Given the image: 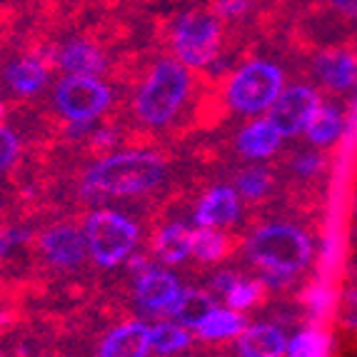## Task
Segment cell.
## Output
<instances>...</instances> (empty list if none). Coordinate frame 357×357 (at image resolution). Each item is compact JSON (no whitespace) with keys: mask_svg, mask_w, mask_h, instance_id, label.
Wrapping results in <instances>:
<instances>
[{"mask_svg":"<svg viewBox=\"0 0 357 357\" xmlns=\"http://www.w3.org/2000/svg\"><path fill=\"white\" fill-rule=\"evenodd\" d=\"M167 165L153 150L110 153L85 173L83 190L88 195H145L165 180Z\"/></svg>","mask_w":357,"mask_h":357,"instance_id":"obj_1","label":"cell"},{"mask_svg":"<svg viewBox=\"0 0 357 357\" xmlns=\"http://www.w3.org/2000/svg\"><path fill=\"white\" fill-rule=\"evenodd\" d=\"M245 252L262 270V280L280 287L307 268L312 257V240L298 225L273 222L252 232L245 243Z\"/></svg>","mask_w":357,"mask_h":357,"instance_id":"obj_2","label":"cell"},{"mask_svg":"<svg viewBox=\"0 0 357 357\" xmlns=\"http://www.w3.org/2000/svg\"><path fill=\"white\" fill-rule=\"evenodd\" d=\"M190 68L183 66L178 58H160L135 93L132 110L137 120L150 128L167 126L190 96Z\"/></svg>","mask_w":357,"mask_h":357,"instance_id":"obj_3","label":"cell"},{"mask_svg":"<svg viewBox=\"0 0 357 357\" xmlns=\"http://www.w3.org/2000/svg\"><path fill=\"white\" fill-rule=\"evenodd\" d=\"M285 88V73L270 60L252 58L232 73L225 88L227 105L240 115L260 118Z\"/></svg>","mask_w":357,"mask_h":357,"instance_id":"obj_4","label":"cell"},{"mask_svg":"<svg viewBox=\"0 0 357 357\" xmlns=\"http://www.w3.org/2000/svg\"><path fill=\"white\" fill-rule=\"evenodd\" d=\"M85 243L90 260L100 268H118L120 262L130 260L140 230L135 222L115 210H96L85 220Z\"/></svg>","mask_w":357,"mask_h":357,"instance_id":"obj_5","label":"cell"},{"mask_svg":"<svg viewBox=\"0 0 357 357\" xmlns=\"http://www.w3.org/2000/svg\"><path fill=\"white\" fill-rule=\"evenodd\" d=\"M220 38L222 25L215 13L185 10L173 20V33H170L173 53L190 70L213 63L220 50Z\"/></svg>","mask_w":357,"mask_h":357,"instance_id":"obj_6","label":"cell"},{"mask_svg":"<svg viewBox=\"0 0 357 357\" xmlns=\"http://www.w3.org/2000/svg\"><path fill=\"white\" fill-rule=\"evenodd\" d=\"M53 100L58 113L75 126L93 123L113 102V93L100 77L88 75H63L53 90Z\"/></svg>","mask_w":357,"mask_h":357,"instance_id":"obj_7","label":"cell"},{"mask_svg":"<svg viewBox=\"0 0 357 357\" xmlns=\"http://www.w3.org/2000/svg\"><path fill=\"white\" fill-rule=\"evenodd\" d=\"M132 268V295L140 310L148 315H167L175 300L180 298L183 285L170 270L153 265L148 257H130Z\"/></svg>","mask_w":357,"mask_h":357,"instance_id":"obj_8","label":"cell"},{"mask_svg":"<svg viewBox=\"0 0 357 357\" xmlns=\"http://www.w3.org/2000/svg\"><path fill=\"white\" fill-rule=\"evenodd\" d=\"M320 105L322 100L315 88L290 85V88H282L278 100L270 105L268 120L280 130L282 137L300 135V132H305V128H307V123L312 120V115H315V110Z\"/></svg>","mask_w":357,"mask_h":357,"instance_id":"obj_9","label":"cell"},{"mask_svg":"<svg viewBox=\"0 0 357 357\" xmlns=\"http://www.w3.org/2000/svg\"><path fill=\"white\" fill-rule=\"evenodd\" d=\"M40 250L48 257L50 265L63 270L77 268L88 255V243H85V232H80L73 225H55L43 232Z\"/></svg>","mask_w":357,"mask_h":357,"instance_id":"obj_10","label":"cell"},{"mask_svg":"<svg viewBox=\"0 0 357 357\" xmlns=\"http://www.w3.org/2000/svg\"><path fill=\"white\" fill-rule=\"evenodd\" d=\"M240 213H243V205H240L238 190L230 188V185H218L210 192H205L203 200L197 203L192 220H195L197 227H218V230H222V227L238 220Z\"/></svg>","mask_w":357,"mask_h":357,"instance_id":"obj_11","label":"cell"},{"mask_svg":"<svg viewBox=\"0 0 357 357\" xmlns=\"http://www.w3.org/2000/svg\"><path fill=\"white\" fill-rule=\"evenodd\" d=\"M150 352V325L143 320H130L113 328L98 347V357H148Z\"/></svg>","mask_w":357,"mask_h":357,"instance_id":"obj_12","label":"cell"},{"mask_svg":"<svg viewBox=\"0 0 357 357\" xmlns=\"http://www.w3.org/2000/svg\"><path fill=\"white\" fill-rule=\"evenodd\" d=\"M315 77L333 93H345L357 83V58L347 50H322L312 63Z\"/></svg>","mask_w":357,"mask_h":357,"instance_id":"obj_13","label":"cell"},{"mask_svg":"<svg viewBox=\"0 0 357 357\" xmlns=\"http://www.w3.org/2000/svg\"><path fill=\"white\" fill-rule=\"evenodd\" d=\"M235 340L240 357H285L287 352V335L273 322L248 325Z\"/></svg>","mask_w":357,"mask_h":357,"instance_id":"obj_14","label":"cell"},{"mask_svg":"<svg viewBox=\"0 0 357 357\" xmlns=\"http://www.w3.org/2000/svg\"><path fill=\"white\" fill-rule=\"evenodd\" d=\"M3 77L15 96L30 98L38 96L48 83V66L36 55H23V58H13L3 68Z\"/></svg>","mask_w":357,"mask_h":357,"instance_id":"obj_15","label":"cell"},{"mask_svg":"<svg viewBox=\"0 0 357 357\" xmlns=\"http://www.w3.org/2000/svg\"><path fill=\"white\" fill-rule=\"evenodd\" d=\"M280 143H282L280 130L268 118H257L252 123H248L238 132V140H235L240 155L250 158V160H265V158L275 155L278 148H280Z\"/></svg>","mask_w":357,"mask_h":357,"instance_id":"obj_16","label":"cell"},{"mask_svg":"<svg viewBox=\"0 0 357 357\" xmlns=\"http://www.w3.org/2000/svg\"><path fill=\"white\" fill-rule=\"evenodd\" d=\"M58 66L66 75H88L100 77L105 70V55L88 40H68L58 50Z\"/></svg>","mask_w":357,"mask_h":357,"instance_id":"obj_17","label":"cell"},{"mask_svg":"<svg viewBox=\"0 0 357 357\" xmlns=\"http://www.w3.org/2000/svg\"><path fill=\"white\" fill-rule=\"evenodd\" d=\"M153 250L165 265H180L192 257V230L183 222H170L155 235Z\"/></svg>","mask_w":357,"mask_h":357,"instance_id":"obj_18","label":"cell"},{"mask_svg":"<svg viewBox=\"0 0 357 357\" xmlns=\"http://www.w3.org/2000/svg\"><path fill=\"white\" fill-rule=\"evenodd\" d=\"M245 328H248V322H245V315L240 310L218 307L215 305L210 310V315L197 325L195 335L200 340H205V342H222V340L238 337Z\"/></svg>","mask_w":357,"mask_h":357,"instance_id":"obj_19","label":"cell"},{"mask_svg":"<svg viewBox=\"0 0 357 357\" xmlns=\"http://www.w3.org/2000/svg\"><path fill=\"white\" fill-rule=\"evenodd\" d=\"M342 128H345V118L335 105H325L322 102L315 110L312 120L307 123L303 135H307V140L315 148H330L333 143H337V137L342 135Z\"/></svg>","mask_w":357,"mask_h":357,"instance_id":"obj_20","label":"cell"},{"mask_svg":"<svg viewBox=\"0 0 357 357\" xmlns=\"http://www.w3.org/2000/svg\"><path fill=\"white\" fill-rule=\"evenodd\" d=\"M215 307L213 298H210L208 292L203 290H185L180 292V298L175 300V305L170 307V312L167 315L173 317L175 322H180V325H185L188 330H192L195 333L197 325L205 320V317L210 315V310Z\"/></svg>","mask_w":357,"mask_h":357,"instance_id":"obj_21","label":"cell"},{"mask_svg":"<svg viewBox=\"0 0 357 357\" xmlns=\"http://www.w3.org/2000/svg\"><path fill=\"white\" fill-rule=\"evenodd\" d=\"M192 330H188L180 322H158L150 325V347L155 355H178L180 350L190 345Z\"/></svg>","mask_w":357,"mask_h":357,"instance_id":"obj_22","label":"cell"},{"mask_svg":"<svg viewBox=\"0 0 357 357\" xmlns=\"http://www.w3.org/2000/svg\"><path fill=\"white\" fill-rule=\"evenodd\" d=\"M227 238L218 227H195L192 230V257L200 262H218L227 255Z\"/></svg>","mask_w":357,"mask_h":357,"instance_id":"obj_23","label":"cell"},{"mask_svg":"<svg viewBox=\"0 0 357 357\" xmlns=\"http://www.w3.org/2000/svg\"><path fill=\"white\" fill-rule=\"evenodd\" d=\"M330 337L322 330L307 328L287 337V357H328Z\"/></svg>","mask_w":357,"mask_h":357,"instance_id":"obj_24","label":"cell"},{"mask_svg":"<svg viewBox=\"0 0 357 357\" xmlns=\"http://www.w3.org/2000/svg\"><path fill=\"white\" fill-rule=\"evenodd\" d=\"M270 185H273V178H270L265 167H248V170H243L235 178V190L245 200H260V197H265L270 192Z\"/></svg>","mask_w":357,"mask_h":357,"instance_id":"obj_25","label":"cell"},{"mask_svg":"<svg viewBox=\"0 0 357 357\" xmlns=\"http://www.w3.org/2000/svg\"><path fill=\"white\" fill-rule=\"evenodd\" d=\"M262 295V285L260 282H252V280H245V278H238V282L230 287V290L222 295L227 303V307L232 310H240V312H245V310H250L252 305L260 300Z\"/></svg>","mask_w":357,"mask_h":357,"instance_id":"obj_26","label":"cell"},{"mask_svg":"<svg viewBox=\"0 0 357 357\" xmlns=\"http://www.w3.org/2000/svg\"><path fill=\"white\" fill-rule=\"evenodd\" d=\"M322 167H325V158H322V153H315V150L300 153L292 158V173L298 178H315V175H320Z\"/></svg>","mask_w":357,"mask_h":357,"instance_id":"obj_27","label":"cell"},{"mask_svg":"<svg viewBox=\"0 0 357 357\" xmlns=\"http://www.w3.org/2000/svg\"><path fill=\"white\" fill-rule=\"evenodd\" d=\"M20 155V140L13 130L6 126H0V170H8L18 162Z\"/></svg>","mask_w":357,"mask_h":357,"instance_id":"obj_28","label":"cell"},{"mask_svg":"<svg viewBox=\"0 0 357 357\" xmlns=\"http://www.w3.org/2000/svg\"><path fill=\"white\" fill-rule=\"evenodd\" d=\"M28 243V230L23 227H6L0 230V257H10Z\"/></svg>","mask_w":357,"mask_h":357,"instance_id":"obj_29","label":"cell"},{"mask_svg":"<svg viewBox=\"0 0 357 357\" xmlns=\"http://www.w3.org/2000/svg\"><path fill=\"white\" fill-rule=\"evenodd\" d=\"M340 322L357 333V285L347 287L340 298Z\"/></svg>","mask_w":357,"mask_h":357,"instance_id":"obj_30","label":"cell"},{"mask_svg":"<svg viewBox=\"0 0 357 357\" xmlns=\"http://www.w3.org/2000/svg\"><path fill=\"white\" fill-rule=\"evenodd\" d=\"M252 8V0H215L213 13L222 20H235Z\"/></svg>","mask_w":357,"mask_h":357,"instance_id":"obj_31","label":"cell"},{"mask_svg":"<svg viewBox=\"0 0 357 357\" xmlns=\"http://www.w3.org/2000/svg\"><path fill=\"white\" fill-rule=\"evenodd\" d=\"M307 305H310V312H312V315H322V312H325V310H328V305H330V295H328V290H325V287H312V290L307 292Z\"/></svg>","mask_w":357,"mask_h":357,"instance_id":"obj_32","label":"cell"},{"mask_svg":"<svg viewBox=\"0 0 357 357\" xmlns=\"http://www.w3.org/2000/svg\"><path fill=\"white\" fill-rule=\"evenodd\" d=\"M238 278H240L238 273H232V270H222V273H218L213 278V290L220 292V295H225V292L238 282Z\"/></svg>","mask_w":357,"mask_h":357,"instance_id":"obj_33","label":"cell"},{"mask_svg":"<svg viewBox=\"0 0 357 357\" xmlns=\"http://www.w3.org/2000/svg\"><path fill=\"white\" fill-rule=\"evenodd\" d=\"M330 6H333L340 15L357 20V0H330Z\"/></svg>","mask_w":357,"mask_h":357,"instance_id":"obj_34","label":"cell"},{"mask_svg":"<svg viewBox=\"0 0 357 357\" xmlns=\"http://www.w3.org/2000/svg\"><path fill=\"white\" fill-rule=\"evenodd\" d=\"M350 270H352V278L357 280V225L352 227V257H350Z\"/></svg>","mask_w":357,"mask_h":357,"instance_id":"obj_35","label":"cell"},{"mask_svg":"<svg viewBox=\"0 0 357 357\" xmlns=\"http://www.w3.org/2000/svg\"><path fill=\"white\" fill-rule=\"evenodd\" d=\"M352 213H355V218H357V192H355V200H352Z\"/></svg>","mask_w":357,"mask_h":357,"instance_id":"obj_36","label":"cell"},{"mask_svg":"<svg viewBox=\"0 0 357 357\" xmlns=\"http://www.w3.org/2000/svg\"><path fill=\"white\" fill-rule=\"evenodd\" d=\"M3 115H6V105H3V100H0V120H3Z\"/></svg>","mask_w":357,"mask_h":357,"instance_id":"obj_37","label":"cell"},{"mask_svg":"<svg viewBox=\"0 0 357 357\" xmlns=\"http://www.w3.org/2000/svg\"><path fill=\"white\" fill-rule=\"evenodd\" d=\"M0 357H3V355H0Z\"/></svg>","mask_w":357,"mask_h":357,"instance_id":"obj_38","label":"cell"}]
</instances>
